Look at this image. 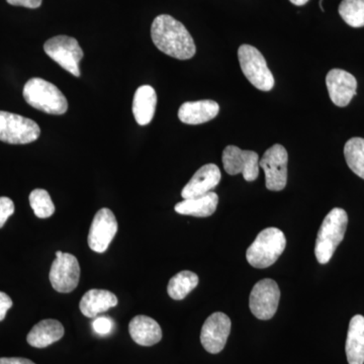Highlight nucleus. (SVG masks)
Instances as JSON below:
<instances>
[{
  "label": "nucleus",
  "instance_id": "f257e3e1",
  "mask_svg": "<svg viewBox=\"0 0 364 364\" xmlns=\"http://www.w3.org/2000/svg\"><path fill=\"white\" fill-rule=\"evenodd\" d=\"M153 43L167 56L178 60L193 58L196 53L195 41L186 26L168 14L158 16L151 26Z\"/></svg>",
  "mask_w": 364,
  "mask_h": 364
},
{
  "label": "nucleus",
  "instance_id": "f03ea898",
  "mask_svg": "<svg viewBox=\"0 0 364 364\" xmlns=\"http://www.w3.org/2000/svg\"><path fill=\"white\" fill-rule=\"evenodd\" d=\"M348 225V215L343 208H335L326 215L316 239L315 255L320 264L332 259L339 244L343 241Z\"/></svg>",
  "mask_w": 364,
  "mask_h": 364
},
{
  "label": "nucleus",
  "instance_id": "7ed1b4c3",
  "mask_svg": "<svg viewBox=\"0 0 364 364\" xmlns=\"http://www.w3.org/2000/svg\"><path fill=\"white\" fill-rule=\"evenodd\" d=\"M23 98L31 107L49 114H64L68 102L59 88L42 78H32L26 83Z\"/></svg>",
  "mask_w": 364,
  "mask_h": 364
},
{
  "label": "nucleus",
  "instance_id": "20e7f679",
  "mask_svg": "<svg viewBox=\"0 0 364 364\" xmlns=\"http://www.w3.org/2000/svg\"><path fill=\"white\" fill-rule=\"evenodd\" d=\"M287 239L284 232L277 228H267L256 237L246 251L249 264L255 268H267L277 262L284 253Z\"/></svg>",
  "mask_w": 364,
  "mask_h": 364
},
{
  "label": "nucleus",
  "instance_id": "39448f33",
  "mask_svg": "<svg viewBox=\"0 0 364 364\" xmlns=\"http://www.w3.org/2000/svg\"><path fill=\"white\" fill-rule=\"evenodd\" d=\"M238 59L242 72L254 87L262 91L272 90L274 77L259 50L253 46L242 45L238 50Z\"/></svg>",
  "mask_w": 364,
  "mask_h": 364
},
{
  "label": "nucleus",
  "instance_id": "423d86ee",
  "mask_svg": "<svg viewBox=\"0 0 364 364\" xmlns=\"http://www.w3.org/2000/svg\"><path fill=\"white\" fill-rule=\"evenodd\" d=\"M39 124L13 112L0 111V141L14 145L35 142L39 139Z\"/></svg>",
  "mask_w": 364,
  "mask_h": 364
},
{
  "label": "nucleus",
  "instance_id": "0eeeda50",
  "mask_svg": "<svg viewBox=\"0 0 364 364\" xmlns=\"http://www.w3.org/2000/svg\"><path fill=\"white\" fill-rule=\"evenodd\" d=\"M44 50L50 58L75 77H80L79 63L83 51L77 40L68 36H57L45 43Z\"/></svg>",
  "mask_w": 364,
  "mask_h": 364
},
{
  "label": "nucleus",
  "instance_id": "6e6552de",
  "mask_svg": "<svg viewBox=\"0 0 364 364\" xmlns=\"http://www.w3.org/2000/svg\"><path fill=\"white\" fill-rule=\"evenodd\" d=\"M287 162L289 154L284 146L275 144L265 151L259 166L265 173V186L268 191H280L287 183Z\"/></svg>",
  "mask_w": 364,
  "mask_h": 364
},
{
  "label": "nucleus",
  "instance_id": "1a4fd4ad",
  "mask_svg": "<svg viewBox=\"0 0 364 364\" xmlns=\"http://www.w3.org/2000/svg\"><path fill=\"white\" fill-rule=\"evenodd\" d=\"M53 289L61 294H69L77 287L80 279V265L77 258L70 253L57 251L56 259L49 273Z\"/></svg>",
  "mask_w": 364,
  "mask_h": 364
},
{
  "label": "nucleus",
  "instance_id": "9d476101",
  "mask_svg": "<svg viewBox=\"0 0 364 364\" xmlns=\"http://www.w3.org/2000/svg\"><path fill=\"white\" fill-rule=\"evenodd\" d=\"M279 299V284L270 279H262L251 291L249 308L251 313L259 320H270L277 313Z\"/></svg>",
  "mask_w": 364,
  "mask_h": 364
},
{
  "label": "nucleus",
  "instance_id": "9b49d317",
  "mask_svg": "<svg viewBox=\"0 0 364 364\" xmlns=\"http://www.w3.org/2000/svg\"><path fill=\"white\" fill-rule=\"evenodd\" d=\"M223 165L230 176L243 174L246 181H254L259 176V156L254 151L227 146L223 152Z\"/></svg>",
  "mask_w": 364,
  "mask_h": 364
},
{
  "label": "nucleus",
  "instance_id": "f8f14e48",
  "mask_svg": "<svg viewBox=\"0 0 364 364\" xmlns=\"http://www.w3.org/2000/svg\"><path fill=\"white\" fill-rule=\"evenodd\" d=\"M116 215L109 208H100L93 218L87 242L91 250L104 253L114 240L117 232Z\"/></svg>",
  "mask_w": 364,
  "mask_h": 364
},
{
  "label": "nucleus",
  "instance_id": "ddd939ff",
  "mask_svg": "<svg viewBox=\"0 0 364 364\" xmlns=\"http://www.w3.org/2000/svg\"><path fill=\"white\" fill-rule=\"evenodd\" d=\"M232 323L226 314H212L205 320L200 332V342L208 353H220L226 346Z\"/></svg>",
  "mask_w": 364,
  "mask_h": 364
},
{
  "label": "nucleus",
  "instance_id": "4468645a",
  "mask_svg": "<svg viewBox=\"0 0 364 364\" xmlns=\"http://www.w3.org/2000/svg\"><path fill=\"white\" fill-rule=\"evenodd\" d=\"M326 85L333 104L337 107H347L352 98L358 95V81L349 72L342 69H332L326 76Z\"/></svg>",
  "mask_w": 364,
  "mask_h": 364
},
{
  "label": "nucleus",
  "instance_id": "2eb2a0df",
  "mask_svg": "<svg viewBox=\"0 0 364 364\" xmlns=\"http://www.w3.org/2000/svg\"><path fill=\"white\" fill-rule=\"evenodd\" d=\"M221 170L215 164H205L193 174L181 191L183 200L198 198L210 193L221 181Z\"/></svg>",
  "mask_w": 364,
  "mask_h": 364
},
{
  "label": "nucleus",
  "instance_id": "dca6fc26",
  "mask_svg": "<svg viewBox=\"0 0 364 364\" xmlns=\"http://www.w3.org/2000/svg\"><path fill=\"white\" fill-rule=\"evenodd\" d=\"M220 105L215 100L186 102L178 111L179 119L186 124H200L212 121L219 114Z\"/></svg>",
  "mask_w": 364,
  "mask_h": 364
},
{
  "label": "nucleus",
  "instance_id": "f3484780",
  "mask_svg": "<svg viewBox=\"0 0 364 364\" xmlns=\"http://www.w3.org/2000/svg\"><path fill=\"white\" fill-rule=\"evenodd\" d=\"M132 339L141 346H153L162 339V330L154 318L139 315L132 318L129 324Z\"/></svg>",
  "mask_w": 364,
  "mask_h": 364
},
{
  "label": "nucleus",
  "instance_id": "a211bd4d",
  "mask_svg": "<svg viewBox=\"0 0 364 364\" xmlns=\"http://www.w3.org/2000/svg\"><path fill=\"white\" fill-rule=\"evenodd\" d=\"M64 334L65 329L59 321L47 318L33 326L26 337V341L35 348H46L59 341Z\"/></svg>",
  "mask_w": 364,
  "mask_h": 364
},
{
  "label": "nucleus",
  "instance_id": "6ab92c4d",
  "mask_svg": "<svg viewBox=\"0 0 364 364\" xmlns=\"http://www.w3.org/2000/svg\"><path fill=\"white\" fill-rule=\"evenodd\" d=\"M119 303L116 294L107 289H93L86 291L79 303L81 313L87 318H95Z\"/></svg>",
  "mask_w": 364,
  "mask_h": 364
},
{
  "label": "nucleus",
  "instance_id": "aec40b11",
  "mask_svg": "<svg viewBox=\"0 0 364 364\" xmlns=\"http://www.w3.org/2000/svg\"><path fill=\"white\" fill-rule=\"evenodd\" d=\"M157 95L150 85H142L136 90L133 100V114L140 126L150 124L156 109Z\"/></svg>",
  "mask_w": 364,
  "mask_h": 364
},
{
  "label": "nucleus",
  "instance_id": "412c9836",
  "mask_svg": "<svg viewBox=\"0 0 364 364\" xmlns=\"http://www.w3.org/2000/svg\"><path fill=\"white\" fill-rule=\"evenodd\" d=\"M347 361L349 364H364V317L355 315L349 323L347 333Z\"/></svg>",
  "mask_w": 364,
  "mask_h": 364
},
{
  "label": "nucleus",
  "instance_id": "4be33fe9",
  "mask_svg": "<svg viewBox=\"0 0 364 364\" xmlns=\"http://www.w3.org/2000/svg\"><path fill=\"white\" fill-rule=\"evenodd\" d=\"M219 205V196L217 193H210L198 198H186L176 205L177 214L193 215L196 218L210 217Z\"/></svg>",
  "mask_w": 364,
  "mask_h": 364
},
{
  "label": "nucleus",
  "instance_id": "5701e85b",
  "mask_svg": "<svg viewBox=\"0 0 364 364\" xmlns=\"http://www.w3.org/2000/svg\"><path fill=\"white\" fill-rule=\"evenodd\" d=\"M198 277L195 272L184 270L169 280L167 293L170 298L181 301L198 287Z\"/></svg>",
  "mask_w": 364,
  "mask_h": 364
},
{
  "label": "nucleus",
  "instance_id": "b1692460",
  "mask_svg": "<svg viewBox=\"0 0 364 364\" xmlns=\"http://www.w3.org/2000/svg\"><path fill=\"white\" fill-rule=\"evenodd\" d=\"M344 156L349 168L356 176L364 179V139L354 136L347 141L344 147Z\"/></svg>",
  "mask_w": 364,
  "mask_h": 364
},
{
  "label": "nucleus",
  "instance_id": "393cba45",
  "mask_svg": "<svg viewBox=\"0 0 364 364\" xmlns=\"http://www.w3.org/2000/svg\"><path fill=\"white\" fill-rule=\"evenodd\" d=\"M339 14L352 28L364 26V0H342Z\"/></svg>",
  "mask_w": 364,
  "mask_h": 364
},
{
  "label": "nucleus",
  "instance_id": "a878e982",
  "mask_svg": "<svg viewBox=\"0 0 364 364\" xmlns=\"http://www.w3.org/2000/svg\"><path fill=\"white\" fill-rule=\"evenodd\" d=\"M30 205L35 215L40 219H47L54 215V203L49 193L45 189L37 188L31 193Z\"/></svg>",
  "mask_w": 364,
  "mask_h": 364
},
{
  "label": "nucleus",
  "instance_id": "bb28decb",
  "mask_svg": "<svg viewBox=\"0 0 364 364\" xmlns=\"http://www.w3.org/2000/svg\"><path fill=\"white\" fill-rule=\"evenodd\" d=\"M14 213V203L6 196L0 198V229L4 226L9 218Z\"/></svg>",
  "mask_w": 364,
  "mask_h": 364
},
{
  "label": "nucleus",
  "instance_id": "cd10ccee",
  "mask_svg": "<svg viewBox=\"0 0 364 364\" xmlns=\"http://www.w3.org/2000/svg\"><path fill=\"white\" fill-rule=\"evenodd\" d=\"M92 327L95 333L105 336V335L109 334L114 329V322L109 317H98L93 321Z\"/></svg>",
  "mask_w": 364,
  "mask_h": 364
},
{
  "label": "nucleus",
  "instance_id": "c85d7f7f",
  "mask_svg": "<svg viewBox=\"0 0 364 364\" xmlns=\"http://www.w3.org/2000/svg\"><path fill=\"white\" fill-rule=\"evenodd\" d=\"M13 306V299L4 291H0V322L6 318L7 311Z\"/></svg>",
  "mask_w": 364,
  "mask_h": 364
},
{
  "label": "nucleus",
  "instance_id": "c756f323",
  "mask_svg": "<svg viewBox=\"0 0 364 364\" xmlns=\"http://www.w3.org/2000/svg\"><path fill=\"white\" fill-rule=\"evenodd\" d=\"M9 4L14 6H23L26 9H38L42 4L43 0H6Z\"/></svg>",
  "mask_w": 364,
  "mask_h": 364
},
{
  "label": "nucleus",
  "instance_id": "7c9ffc66",
  "mask_svg": "<svg viewBox=\"0 0 364 364\" xmlns=\"http://www.w3.org/2000/svg\"><path fill=\"white\" fill-rule=\"evenodd\" d=\"M0 364H36L30 359L23 358H1Z\"/></svg>",
  "mask_w": 364,
  "mask_h": 364
},
{
  "label": "nucleus",
  "instance_id": "2f4dec72",
  "mask_svg": "<svg viewBox=\"0 0 364 364\" xmlns=\"http://www.w3.org/2000/svg\"><path fill=\"white\" fill-rule=\"evenodd\" d=\"M291 4H294L296 6H305L306 4H308L309 0H289Z\"/></svg>",
  "mask_w": 364,
  "mask_h": 364
}]
</instances>
